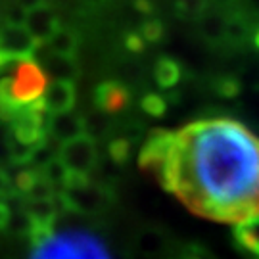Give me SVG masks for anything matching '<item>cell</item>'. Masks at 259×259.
Here are the masks:
<instances>
[{"label":"cell","mask_w":259,"mask_h":259,"mask_svg":"<svg viewBox=\"0 0 259 259\" xmlns=\"http://www.w3.org/2000/svg\"><path fill=\"white\" fill-rule=\"evenodd\" d=\"M152 175L196 215L236 227L259 215V137L234 119L173 131Z\"/></svg>","instance_id":"1"},{"label":"cell","mask_w":259,"mask_h":259,"mask_svg":"<svg viewBox=\"0 0 259 259\" xmlns=\"http://www.w3.org/2000/svg\"><path fill=\"white\" fill-rule=\"evenodd\" d=\"M29 259H113L104 242L89 231H52L33 242Z\"/></svg>","instance_id":"2"},{"label":"cell","mask_w":259,"mask_h":259,"mask_svg":"<svg viewBox=\"0 0 259 259\" xmlns=\"http://www.w3.org/2000/svg\"><path fill=\"white\" fill-rule=\"evenodd\" d=\"M60 200L65 211L81 213V215H96L106 211L113 202V194L108 186L93 183L89 177L73 175L64 190H60Z\"/></svg>","instance_id":"3"},{"label":"cell","mask_w":259,"mask_h":259,"mask_svg":"<svg viewBox=\"0 0 259 259\" xmlns=\"http://www.w3.org/2000/svg\"><path fill=\"white\" fill-rule=\"evenodd\" d=\"M60 159L73 175L89 177L91 171L98 165V148L94 137L84 133L77 139L60 144Z\"/></svg>","instance_id":"4"},{"label":"cell","mask_w":259,"mask_h":259,"mask_svg":"<svg viewBox=\"0 0 259 259\" xmlns=\"http://www.w3.org/2000/svg\"><path fill=\"white\" fill-rule=\"evenodd\" d=\"M27 31L31 33V37L37 40L38 45H47L48 38L54 35L58 29L62 27L60 19L56 10L50 4H40L35 8L27 10V16H25V23H23Z\"/></svg>","instance_id":"5"},{"label":"cell","mask_w":259,"mask_h":259,"mask_svg":"<svg viewBox=\"0 0 259 259\" xmlns=\"http://www.w3.org/2000/svg\"><path fill=\"white\" fill-rule=\"evenodd\" d=\"M47 133L52 140L64 144L67 140H73L87 133V121L83 115H79L73 110L52 113V115H48Z\"/></svg>","instance_id":"6"},{"label":"cell","mask_w":259,"mask_h":259,"mask_svg":"<svg viewBox=\"0 0 259 259\" xmlns=\"http://www.w3.org/2000/svg\"><path fill=\"white\" fill-rule=\"evenodd\" d=\"M40 47L31 37L25 25L18 23H2L0 27V50L19 56H35V50Z\"/></svg>","instance_id":"7"},{"label":"cell","mask_w":259,"mask_h":259,"mask_svg":"<svg viewBox=\"0 0 259 259\" xmlns=\"http://www.w3.org/2000/svg\"><path fill=\"white\" fill-rule=\"evenodd\" d=\"M131 100L129 89L119 81H104L94 89V106L104 113H115L127 108Z\"/></svg>","instance_id":"8"},{"label":"cell","mask_w":259,"mask_h":259,"mask_svg":"<svg viewBox=\"0 0 259 259\" xmlns=\"http://www.w3.org/2000/svg\"><path fill=\"white\" fill-rule=\"evenodd\" d=\"M75 98H77V91L71 81H52L47 87L45 94L40 96L42 106L50 115L73 110Z\"/></svg>","instance_id":"9"},{"label":"cell","mask_w":259,"mask_h":259,"mask_svg":"<svg viewBox=\"0 0 259 259\" xmlns=\"http://www.w3.org/2000/svg\"><path fill=\"white\" fill-rule=\"evenodd\" d=\"M42 69L48 79L54 81H71L75 83L81 75V67L75 56H62V54H48L42 62Z\"/></svg>","instance_id":"10"},{"label":"cell","mask_w":259,"mask_h":259,"mask_svg":"<svg viewBox=\"0 0 259 259\" xmlns=\"http://www.w3.org/2000/svg\"><path fill=\"white\" fill-rule=\"evenodd\" d=\"M79 33L71 27H62L56 31L52 37L48 38V42L45 47L50 50V54H62V56H77L79 50Z\"/></svg>","instance_id":"11"},{"label":"cell","mask_w":259,"mask_h":259,"mask_svg":"<svg viewBox=\"0 0 259 259\" xmlns=\"http://www.w3.org/2000/svg\"><path fill=\"white\" fill-rule=\"evenodd\" d=\"M154 77L161 89H171L181 81V65L173 58H159L154 67Z\"/></svg>","instance_id":"12"},{"label":"cell","mask_w":259,"mask_h":259,"mask_svg":"<svg viewBox=\"0 0 259 259\" xmlns=\"http://www.w3.org/2000/svg\"><path fill=\"white\" fill-rule=\"evenodd\" d=\"M236 238L244 248L259 253V215L251 221L236 227Z\"/></svg>","instance_id":"13"},{"label":"cell","mask_w":259,"mask_h":259,"mask_svg":"<svg viewBox=\"0 0 259 259\" xmlns=\"http://www.w3.org/2000/svg\"><path fill=\"white\" fill-rule=\"evenodd\" d=\"M200 29H202V35L211 42H217L225 38L227 33V19L217 16V14H207L200 21Z\"/></svg>","instance_id":"14"},{"label":"cell","mask_w":259,"mask_h":259,"mask_svg":"<svg viewBox=\"0 0 259 259\" xmlns=\"http://www.w3.org/2000/svg\"><path fill=\"white\" fill-rule=\"evenodd\" d=\"M40 171H42V175L47 177L58 190H64L65 186H67V183H69V179H71V171L67 169V165H65L60 157H56L54 161H50Z\"/></svg>","instance_id":"15"},{"label":"cell","mask_w":259,"mask_h":259,"mask_svg":"<svg viewBox=\"0 0 259 259\" xmlns=\"http://www.w3.org/2000/svg\"><path fill=\"white\" fill-rule=\"evenodd\" d=\"M139 248L148 255H154L163 250V234L156 229H146L139 236Z\"/></svg>","instance_id":"16"},{"label":"cell","mask_w":259,"mask_h":259,"mask_svg":"<svg viewBox=\"0 0 259 259\" xmlns=\"http://www.w3.org/2000/svg\"><path fill=\"white\" fill-rule=\"evenodd\" d=\"M131 150H133V142L131 139H125V137H117V139H113L110 142V146H108V152H110L111 156V161L113 163H125L131 156Z\"/></svg>","instance_id":"17"},{"label":"cell","mask_w":259,"mask_h":259,"mask_svg":"<svg viewBox=\"0 0 259 259\" xmlns=\"http://www.w3.org/2000/svg\"><path fill=\"white\" fill-rule=\"evenodd\" d=\"M140 108L146 111L148 115H152V117H161L167 110V102L161 94L150 93L140 100Z\"/></svg>","instance_id":"18"},{"label":"cell","mask_w":259,"mask_h":259,"mask_svg":"<svg viewBox=\"0 0 259 259\" xmlns=\"http://www.w3.org/2000/svg\"><path fill=\"white\" fill-rule=\"evenodd\" d=\"M209 0H177V10L185 18H198L204 16Z\"/></svg>","instance_id":"19"},{"label":"cell","mask_w":259,"mask_h":259,"mask_svg":"<svg viewBox=\"0 0 259 259\" xmlns=\"http://www.w3.org/2000/svg\"><path fill=\"white\" fill-rule=\"evenodd\" d=\"M139 33L144 37L146 42H159L163 37V23L156 18H150L140 25Z\"/></svg>","instance_id":"20"},{"label":"cell","mask_w":259,"mask_h":259,"mask_svg":"<svg viewBox=\"0 0 259 259\" xmlns=\"http://www.w3.org/2000/svg\"><path fill=\"white\" fill-rule=\"evenodd\" d=\"M146 40H144V37L140 35L139 31H135V33H129L127 35V38H125V47L129 48V50H133V52H142L144 48H146Z\"/></svg>","instance_id":"21"},{"label":"cell","mask_w":259,"mask_h":259,"mask_svg":"<svg viewBox=\"0 0 259 259\" xmlns=\"http://www.w3.org/2000/svg\"><path fill=\"white\" fill-rule=\"evenodd\" d=\"M10 217H12V209L8 207L6 202H2V200H0V231L8 227Z\"/></svg>","instance_id":"22"},{"label":"cell","mask_w":259,"mask_h":259,"mask_svg":"<svg viewBox=\"0 0 259 259\" xmlns=\"http://www.w3.org/2000/svg\"><path fill=\"white\" fill-rule=\"evenodd\" d=\"M135 8L139 10L140 14L148 16L150 12H152V4H150V0H137V2H135Z\"/></svg>","instance_id":"23"},{"label":"cell","mask_w":259,"mask_h":259,"mask_svg":"<svg viewBox=\"0 0 259 259\" xmlns=\"http://www.w3.org/2000/svg\"><path fill=\"white\" fill-rule=\"evenodd\" d=\"M47 0H18V4H21L25 10H31L35 8V6H40V4H45Z\"/></svg>","instance_id":"24"},{"label":"cell","mask_w":259,"mask_h":259,"mask_svg":"<svg viewBox=\"0 0 259 259\" xmlns=\"http://www.w3.org/2000/svg\"><path fill=\"white\" fill-rule=\"evenodd\" d=\"M183 259H204V257H202V253L198 250H188V251H185Z\"/></svg>","instance_id":"25"},{"label":"cell","mask_w":259,"mask_h":259,"mask_svg":"<svg viewBox=\"0 0 259 259\" xmlns=\"http://www.w3.org/2000/svg\"><path fill=\"white\" fill-rule=\"evenodd\" d=\"M211 2H215V4H229L231 0H211Z\"/></svg>","instance_id":"26"}]
</instances>
